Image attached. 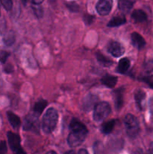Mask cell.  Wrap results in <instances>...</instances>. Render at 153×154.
<instances>
[{"label":"cell","instance_id":"15","mask_svg":"<svg viewBox=\"0 0 153 154\" xmlns=\"http://www.w3.org/2000/svg\"><path fill=\"white\" fill-rule=\"evenodd\" d=\"M46 105H47V102L44 99H40V100L38 101L34 104V108H33V114L36 117H39L44 111V108H46Z\"/></svg>","mask_w":153,"mask_h":154},{"label":"cell","instance_id":"40","mask_svg":"<svg viewBox=\"0 0 153 154\" xmlns=\"http://www.w3.org/2000/svg\"><path fill=\"white\" fill-rule=\"evenodd\" d=\"M21 1H22V2L23 3V4H26V2H27V0H21Z\"/></svg>","mask_w":153,"mask_h":154},{"label":"cell","instance_id":"23","mask_svg":"<svg viewBox=\"0 0 153 154\" xmlns=\"http://www.w3.org/2000/svg\"><path fill=\"white\" fill-rule=\"evenodd\" d=\"M33 9L34 14L38 18H41L44 15V9L40 5H34L32 4V6Z\"/></svg>","mask_w":153,"mask_h":154},{"label":"cell","instance_id":"1","mask_svg":"<svg viewBox=\"0 0 153 154\" xmlns=\"http://www.w3.org/2000/svg\"><path fill=\"white\" fill-rule=\"evenodd\" d=\"M70 133L68 137V143L70 147L80 145L88 135V131L85 125L76 119H73L70 123Z\"/></svg>","mask_w":153,"mask_h":154},{"label":"cell","instance_id":"12","mask_svg":"<svg viewBox=\"0 0 153 154\" xmlns=\"http://www.w3.org/2000/svg\"><path fill=\"white\" fill-rule=\"evenodd\" d=\"M131 43L136 49L141 50L145 47L146 41L144 38L138 32H133L130 35Z\"/></svg>","mask_w":153,"mask_h":154},{"label":"cell","instance_id":"21","mask_svg":"<svg viewBox=\"0 0 153 154\" xmlns=\"http://www.w3.org/2000/svg\"><path fill=\"white\" fill-rule=\"evenodd\" d=\"M116 124V120H110V121L106 122V123H104L101 126V128H100V130L103 132L104 134H110V132H112V131L113 130L114 127H115Z\"/></svg>","mask_w":153,"mask_h":154},{"label":"cell","instance_id":"13","mask_svg":"<svg viewBox=\"0 0 153 154\" xmlns=\"http://www.w3.org/2000/svg\"><path fill=\"white\" fill-rule=\"evenodd\" d=\"M135 4V0H118V8L123 13H128Z\"/></svg>","mask_w":153,"mask_h":154},{"label":"cell","instance_id":"41","mask_svg":"<svg viewBox=\"0 0 153 154\" xmlns=\"http://www.w3.org/2000/svg\"><path fill=\"white\" fill-rule=\"evenodd\" d=\"M0 15H1V11H0Z\"/></svg>","mask_w":153,"mask_h":154},{"label":"cell","instance_id":"35","mask_svg":"<svg viewBox=\"0 0 153 154\" xmlns=\"http://www.w3.org/2000/svg\"><path fill=\"white\" fill-rule=\"evenodd\" d=\"M77 154H88V151H87L86 149H80V150L78 151Z\"/></svg>","mask_w":153,"mask_h":154},{"label":"cell","instance_id":"11","mask_svg":"<svg viewBox=\"0 0 153 154\" xmlns=\"http://www.w3.org/2000/svg\"><path fill=\"white\" fill-rule=\"evenodd\" d=\"M146 97V94L142 90H137L135 92L134 99L136 105L140 111H143L145 107V100Z\"/></svg>","mask_w":153,"mask_h":154},{"label":"cell","instance_id":"34","mask_svg":"<svg viewBox=\"0 0 153 154\" xmlns=\"http://www.w3.org/2000/svg\"><path fill=\"white\" fill-rule=\"evenodd\" d=\"M14 154H26V152L24 151L22 148H20L19 150H17L16 151H15Z\"/></svg>","mask_w":153,"mask_h":154},{"label":"cell","instance_id":"10","mask_svg":"<svg viewBox=\"0 0 153 154\" xmlns=\"http://www.w3.org/2000/svg\"><path fill=\"white\" fill-rule=\"evenodd\" d=\"M38 117L34 116V114L28 116L25 119L23 123V129L26 131L37 130L38 128Z\"/></svg>","mask_w":153,"mask_h":154},{"label":"cell","instance_id":"9","mask_svg":"<svg viewBox=\"0 0 153 154\" xmlns=\"http://www.w3.org/2000/svg\"><path fill=\"white\" fill-rule=\"evenodd\" d=\"M124 89L123 87L117 89L112 92L113 99L115 101L116 108L117 111L121 109L123 106V104H124Z\"/></svg>","mask_w":153,"mask_h":154},{"label":"cell","instance_id":"26","mask_svg":"<svg viewBox=\"0 0 153 154\" xmlns=\"http://www.w3.org/2000/svg\"><path fill=\"white\" fill-rule=\"evenodd\" d=\"M3 7L7 11H10L13 7V2L12 0H1Z\"/></svg>","mask_w":153,"mask_h":154},{"label":"cell","instance_id":"25","mask_svg":"<svg viewBox=\"0 0 153 154\" xmlns=\"http://www.w3.org/2000/svg\"><path fill=\"white\" fill-rule=\"evenodd\" d=\"M140 80L143 81L145 84H146L148 87L153 89V76H145L141 78Z\"/></svg>","mask_w":153,"mask_h":154},{"label":"cell","instance_id":"19","mask_svg":"<svg viewBox=\"0 0 153 154\" xmlns=\"http://www.w3.org/2000/svg\"><path fill=\"white\" fill-rule=\"evenodd\" d=\"M126 23L125 17L123 15H119V16H116L109 21L107 23L108 27H118L122 25H124Z\"/></svg>","mask_w":153,"mask_h":154},{"label":"cell","instance_id":"27","mask_svg":"<svg viewBox=\"0 0 153 154\" xmlns=\"http://www.w3.org/2000/svg\"><path fill=\"white\" fill-rule=\"evenodd\" d=\"M67 8L72 12H78L79 11V5L75 2H69L67 4Z\"/></svg>","mask_w":153,"mask_h":154},{"label":"cell","instance_id":"36","mask_svg":"<svg viewBox=\"0 0 153 154\" xmlns=\"http://www.w3.org/2000/svg\"><path fill=\"white\" fill-rule=\"evenodd\" d=\"M133 154H145V153H144L141 150L138 149V150H135V151L133 153Z\"/></svg>","mask_w":153,"mask_h":154},{"label":"cell","instance_id":"6","mask_svg":"<svg viewBox=\"0 0 153 154\" xmlns=\"http://www.w3.org/2000/svg\"><path fill=\"white\" fill-rule=\"evenodd\" d=\"M108 53L111 54L114 57H120L124 54V48L121 43L118 42H110L107 45Z\"/></svg>","mask_w":153,"mask_h":154},{"label":"cell","instance_id":"8","mask_svg":"<svg viewBox=\"0 0 153 154\" xmlns=\"http://www.w3.org/2000/svg\"><path fill=\"white\" fill-rule=\"evenodd\" d=\"M8 141L9 146L12 151L15 152L19 150L20 147V138L18 135L14 132H8L7 134Z\"/></svg>","mask_w":153,"mask_h":154},{"label":"cell","instance_id":"29","mask_svg":"<svg viewBox=\"0 0 153 154\" xmlns=\"http://www.w3.org/2000/svg\"><path fill=\"white\" fill-rule=\"evenodd\" d=\"M9 56H10V54L8 52H7V51H0V63H5Z\"/></svg>","mask_w":153,"mask_h":154},{"label":"cell","instance_id":"7","mask_svg":"<svg viewBox=\"0 0 153 154\" xmlns=\"http://www.w3.org/2000/svg\"><path fill=\"white\" fill-rule=\"evenodd\" d=\"M98 101V96L95 94H89L86 95L82 99V108L83 111H90L93 108H94Z\"/></svg>","mask_w":153,"mask_h":154},{"label":"cell","instance_id":"30","mask_svg":"<svg viewBox=\"0 0 153 154\" xmlns=\"http://www.w3.org/2000/svg\"><path fill=\"white\" fill-rule=\"evenodd\" d=\"M7 152V145L5 141H0V154H5Z\"/></svg>","mask_w":153,"mask_h":154},{"label":"cell","instance_id":"39","mask_svg":"<svg viewBox=\"0 0 153 154\" xmlns=\"http://www.w3.org/2000/svg\"><path fill=\"white\" fill-rule=\"evenodd\" d=\"M45 154H57V153H56L55 151H52V150H51V151L47 152V153H46Z\"/></svg>","mask_w":153,"mask_h":154},{"label":"cell","instance_id":"31","mask_svg":"<svg viewBox=\"0 0 153 154\" xmlns=\"http://www.w3.org/2000/svg\"><path fill=\"white\" fill-rule=\"evenodd\" d=\"M148 106H149L150 113H151L152 116L153 117V96L149 99V102H148Z\"/></svg>","mask_w":153,"mask_h":154},{"label":"cell","instance_id":"2","mask_svg":"<svg viewBox=\"0 0 153 154\" xmlns=\"http://www.w3.org/2000/svg\"><path fill=\"white\" fill-rule=\"evenodd\" d=\"M58 114L56 110L53 108L47 109L41 121L42 130L44 133L50 134L54 131L58 122Z\"/></svg>","mask_w":153,"mask_h":154},{"label":"cell","instance_id":"18","mask_svg":"<svg viewBox=\"0 0 153 154\" xmlns=\"http://www.w3.org/2000/svg\"><path fill=\"white\" fill-rule=\"evenodd\" d=\"M7 117L8 119L9 123H10V124L11 125V126L14 129H18L20 126V119L14 113L11 112V111H8Z\"/></svg>","mask_w":153,"mask_h":154},{"label":"cell","instance_id":"3","mask_svg":"<svg viewBox=\"0 0 153 154\" xmlns=\"http://www.w3.org/2000/svg\"><path fill=\"white\" fill-rule=\"evenodd\" d=\"M127 135L130 138H135L140 133V123L138 119L133 114H128L125 116L124 120Z\"/></svg>","mask_w":153,"mask_h":154},{"label":"cell","instance_id":"28","mask_svg":"<svg viewBox=\"0 0 153 154\" xmlns=\"http://www.w3.org/2000/svg\"><path fill=\"white\" fill-rule=\"evenodd\" d=\"M94 20V17L93 15L85 14L83 17V21L86 25H91Z\"/></svg>","mask_w":153,"mask_h":154},{"label":"cell","instance_id":"17","mask_svg":"<svg viewBox=\"0 0 153 154\" xmlns=\"http://www.w3.org/2000/svg\"><path fill=\"white\" fill-rule=\"evenodd\" d=\"M130 66V60L128 58L124 57V58L121 59L118 62V64L117 66L116 71L120 74H124L129 69Z\"/></svg>","mask_w":153,"mask_h":154},{"label":"cell","instance_id":"14","mask_svg":"<svg viewBox=\"0 0 153 154\" xmlns=\"http://www.w3.org/2000/svg\"><path fill=\"white\" fill-rule=\"evenodd\" d=\"M100 81H101L102 84L109 87V88L112 89L116 85L117 81H118V78L110 75H106L101 78Z\"/></svg>","mask_w":153,"mask_h":154},{"label":"cell","instance_id":"24","mask_svg":"<svg viewBox=\"0 0 153 154\" xmlns=\"http://www.w3.org/2000/svg\"><path fill=\"white\" fill-rule=\"evenodd\" d=\"M94 154H105V149L103 144L100 141H96L94 144Z\"/></svg>","mask_w":153,"mask_h":154},{"label":"cell","instance_id":"16","mask_svg":"<svg viewBox=\"0 0 153 154\" xmlns=\"http://www.w3.org/2000/svg\"><path fill=\"white\" fill-rule=\"evenodd\" d=\"M131 17L135 23H143L146 21L147 14L142 10L137 9L132 12Z\"/></svg>","mask_w":153,"mask_h":154},{"label":"cell","instance_id":"4","mask_svg":"<svg viewBox=\"0 0 153 154\" xmlns=\"http://www.w3.org/2000/svg\"><path fill=\"white\" fill-rule=\"evenodd\" d=\"M111 113V107L106 102H100L94 106L93 112V119L96 122H102Z\"/></svg>","mask_w":153,"mask_h":154},{"label":"cell","instance_id":"22","mask_svg":"<svg viewBox=\"0 0 153 154\" xmlns=\"http://www.w3.org/2000/svg\"><path fill=\"white\" fill-rule=\"evenodd\" d=\"M96 57H97V60L99 63V64L102 66H104V67H109L112 64V61L110 60V59L106 58V57L100 53H97L96 54Z\"/></svg>","mask_w":153,"mask_h":154},{"label":"cell","instance_id":"32","mask_svg":"<svg viewBox=\"0 0 153 154\" xmlns=\"http://www.w3.org/2000/svg\"><path fill=\"white\" fill-rule=\"evenodd\" d=\"M146 68L148 70H153V60L148 62L146 63Z\"/></svg>","mask_w":153,"mask_h":154},{"label":"cell","instance_id":"33","mask_svg":"<svg viewBox=\"0 0 153 154\" xmlns=\"http://www.w3.org/2000/svg\"><path fill=\"white\" fill-rule=\"evenodd\" d=\"M32 4L34 5H40L44 2V0H29Z\"/></svg>","mask_w":153,"mask_h":154},{"label":"cell","instance_id":"20","mask_svg":"<svg viewBox=\"0 0 153 154\" xmlns=\"http://www.w3.org/2000/svg\"><path fill=\"white\" fill-rule=\"evenodd\" d=\"M16 40V35L15 33L13 31H9L4 35V38H3V42L4 45L8 47H10L14 45Z\"/></svg>","mask_w":153,"mask_h":154},{"label":"cell","instance_id":"37","mask_svg":"<svg viewBox=\"0 0 153 154\" xmlns=\"http://www.w3.org/2000/svg\"><path fill=\"white\" fill-rule=\"evenodd\" d=\"M148 154H153V143L151 144L149 147V150H148Z\"/></svg>","mask_w":153,"mask_h":154},{"label":"cell","instance_id":"5","mask_svg":"<svg viewBox=\"0 0 153 154\" xmlns=\"http://www.w3.org/2000/svg\"><path fill=\"white\" fill-rule=\"evenodd\" d=\"M112 0H98L96 4V11L100 16H106L111 11Z\"/></svg>","mask_w":153,"mask_h":154},{"label":"cell","instance_id":"38","mask_svg":"<svg viewBox=\"0 0 153 154\" xmlns=\"http://www.w3.org/2000/svg\"><path fill=\"white\" fill-rule=\"evenodd\" d=\"M64 154H76V153H75L74 150H69V151H67Z\"/></svg>","mask_w":153,"mask_h":154}]
</instances>
